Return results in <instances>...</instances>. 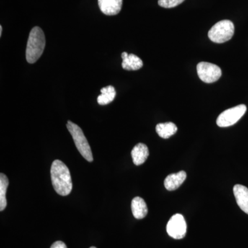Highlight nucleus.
<instances>
[{
    "label": "nucleus",
    "instance_id": "obj_3",
    "mask_svg": "<svg viewBox=\"0 0 248 248\" xmlns=\"http://www.w3.org/2000/svg\"><path fill=\"white\" fill-rule=\"evenodd\" d=\"M66 127L69 133H71L75 144L80 154L82 155L85 159L87 160L89 162H92L93 156L91 146L81 128L71 121H68Z\"/></svg>",
    "mask_w": 248,
    "mask_h": 248
},
{
    "label": "nucleus",
    "instance_id": "obj_13",
    "mask_svg": "<svg viewBox=\"0 0 248 248\" xmlns=\"http://www.w3.org/2000/svg\"><path fill=\"white\" fill-rule=\"evenodd\" d=\"M132 213L137 219H141L148 214V207L145 201L141 197H135L131 203Z\"/></svg>",
    "mask_w": 248,
    "mask_h": 248
},
{
    "label": "nucleus",
    "instance_id": "obj_20",
    "mask_svg": "<svg viewBox=\"0 0 248 248\" xmlns=\"http://www.w3.org/2000/svg\"><path fill=\"white\" fill-rule=\"evenodd\" d=\"M90 248H95V247H91Z\"/></svg>",
    "mask_w": 248,
    "mask_h": 248
},
{
    "label": "nucleus",
    "instance_id": "obj_15",
    "mask_svg": "<svg viewBox=\"0 0 248 248\" xmlns=\"http://www.w3.org/2000/svg\"><path fill=\"white\" fill-rule=\"evenodd\" d=\"M101 93L102 94L97 97V102L99 105H107L115 99L116 91L113 86H108L103 88L101 89Z\"/></svg>",
    "mask_w": 248,
    "mask_h": 248
},
{
    "label": "nucleus",
    "instance_id": "obj_12",
    "mask_svg": "<svg viewBox=\"0 0 248 248\" xmlns=\"http://www.w3.org/2000/svg\"><path fill=\"white\" fill-rule=\"evenodd\" d=\"M134 164L136 166L143 164L149 156L148 147L144 143H140L134 147L131 152Z\"/></svg>",
    "mask_w": 248,
    "mask_h": 248
},
{
    "label": "nucleus",
    "instance_id": "obj_14",
    "mask_svg": "<svg viewBox=\"0 0 248 248\" xmlns=\"http://www.w3.org/2000/svg\"><path fill=\"white\" fill-rule=\"evenodd\" d=\"M156 131L160 138L169 139L177 133V127L172 122H166L157 124Z\"/></svg>",
    "mask_w": 248,
    "mask_h": 248
},
{
    "label": "nucleus",
    "instance_id": "obj_8",
    "mask_svg": "<svg viewBox=\"0 0 248 248\" xmlns=\"http://www.w3.org/2000/svg\"><path fill=\"white\" fill-rule=\"evenodd\" d=\"M123 0H98L99 9L107 16H115L122 10Z\"/></svg>",
    "mask_w": 248,
    "mask_h": 248
},
{
    "label": "nucleus",
    "instance_id": "obj_4",
    "mask_svg": "<svg viewBox=\"0 0 248 248\" xmlns=\"http://www.w3.org/2000/svg\"><path fill=\"white\" fill-rule=\"evenodd\" d=\"M234 33V24L231 21L226 19L215 24L209 31L208 37L212 42L222 44L231 40Z\"/></svg>",
    "mask_w": 248,
    "mask_h": 248
},
{
    "label": "nucleus",
    "instance_id": "obj_18",
    "mask_svg": "<svg viewBox=\"0 0 248 248\" xmlns=\"http://www.w3.org/2000/svg\"><path fill=\"white\" fill-rule=\"evenodd\" d=\"M50 248H67V246L64 243L62 242V241H58L54 243Z\"/></svg>",
    "mask_w": 248,
    "mask_h": 248
},
{
    "label": "nucleus",
    "instance_id": "obj_16",
    "mask_svg": "<svg viewBox=\"0 0 248 248\" xmlns=\"http://www.w3.org/2000/svg\"><path fill=\"white\" fill-rule=\"evenodd\" d=\"M9 184V179L6 174L1 173L0 174V211L4 210L7 205L6 195Z\"/></svg>",
    "mask_w": 248,
    "mask_h": 248
},
{
    "label": "nucleus",
    "instance_id": "obj_19",
    "mask_svg": "<svg viewBox=\"0 0 248 248\" xmlns=\"http://www.w3.org/2000/svg\"><path fill=\"white\" fill-rule=\"evenodd\" d=\"M1 34H2V27L0 26V36H1Z\"/></svg>",
    "mask_w": 248,
    "mask_h": 248
},
{
    "label": "nucleus",
    "instance_id": "obj_9",
    "mask_svg": "<svg viewBox=\"0 0 248 248\" xmlns=\"http://www.w3.org/2000/svg\"><path fill=\"white\" fill-rule=\"evenodd\" d=\"M233 192L236 203L241 210L248 215V188L243 185H235Z\"/></svg>",
    "mask_w": 248,
    "mask_h": 248
},
{
    "label": "nucleus",
    "instance_id": "obj_7",
    "mask_svg": "<svg viewBox=\"0 0 248 248\" xmlns=\"http://www.w3.org/2000/svg\"><path fill=\"white\" fill-rule=\"evenodd\" d=\"M166 231L170 236L174 239H182L186 236L187 224L181 214H176L168 222Z\"/></svg>",
    "mask_w": 248,
    "mask_h": 248
},
{
    "label": "nucleus",
    "instance_id": "obj_1",
    "mask_svg": "<svg viewBox=\"0 0 248 248\" xmlns=\"http://www.w3.org/2000/svg\"><path fill=\"white\" fill-rule=\"evenodd\" d=\"M52 184L58 195L66 196L71 193L73 183L71 173L66 164L60 160H55L50 169Z\"/></svg>",
    "mask_w": 248,
    "mask_h": 248
},
{
    "label": "nucleus",
    "instance_id": "obj_6",
    "mask_svg": "<svg viewBox=\"0 0 248 248\" xmlns=\"http://www.w3.org/2000/svg\"><path fill=\"white\" fill-rule=\"evenodd\" d=\"M197 74L203 82L211 84L220 79L222 75L221 68L209 62H202L197 66Z\"/></svg>",
    "mask_w": 248,
    "mask_h": 248
},
{
    "label": "nucleus",
    "instance_id": "obj_5",
    "mask_svg": "<svg viewBox=\"0 0 248 248\" xmlns=\"http://www.w3.org/2000/svg\"><path fill=\"white\" fill-rule=\"evenodd\" d=\"M246 110H247L246 106L241 104L223 111L217 118V124L221 128L234 125L244 115Z\"/></svg>",
    "mask_w": 248,
    "mask_h": 248
},
{
    "label": "nucleus",
    "instance_id": "obj_17",
    "mask_svg": "<svg viewBox=\"0 0 248 248\" xmlns=\"http://www.w3.org/2000/svg\"><path fill=\"white\" fill-rule=\"evenodd\" d=\"M185 0H159L158 4L160 6L166 9H171L175 7L178 5L182 4Z\"/></svg>",
    "mask_w": 248,
    "mask_h": 248
},
{
    "label": "nucleus",
    "instance_id": "obj_10",
    "mask_svg": "<svg viewBox=\"0 0 248 248\" xmlns=\"http://www.w3.org/2000/svg\"><path fill=\"white\" fill-rule=\"evenodd\" d=\"M122 68L126 71H138L143 66L141 59L134 54H128L124 52L122 54Z\"/></svg>",
    "mask_w": 248,
    "mask_h": 248
},
{
    "label": "nucleus",
    "instance_id": "obj_2",
    "mask_svg": "<svg viewBox=\"0 0 248 248\" xmlns=\"http://www.w3.org/2000/svg\"><path fill=\"white\" fill-rule=\"evenodd\" d=\"M46 46L45 35L40 27H35L31 30L28 40L26 58L27 62L33 63L42 56Z\"/></svg>",
    "mask_w": 248,
    "mask_h": 248
},
{
    "label": "nucleus",
    "instance_id": "obj_11",
    "mask_svg": "<svg viewBox=\"0 0 248 248\" xmlns=\"http://www.w3.org/2000/svg\"><path fill=\"white\" fill-rule=\"evenodd\" d=\"M186 177H187V174L185 171H180L175 174H169L165 179V187L169 191L177 190L178 187L182 185Z\"/></svg>",
    "mask_w": 248,
    "mask_h": 248
}]
</instances>
